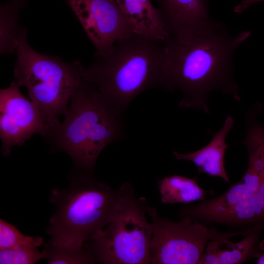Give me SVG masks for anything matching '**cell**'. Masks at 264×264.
I'll list each match as a JSON object with an SVG mask.
<instances>
[{"label":"cell","mask_w":264,"mask_h":264,"mask_svg":"<svg viewBox=\"0 0 264 264\" xmlns=\"http://www.w3.org/2000/svg\"><path fill=\"white\" fill-rule=\"evenodd\" d=\"M249 31L230 34L215 22L189 41L179 43L169 37L164 42L169 90H180L179 107L210 112V94L219 90L241 101L233 76V54L250 36Z\"/></svg>","instance_id":"6da1fadb"},{"label":"cell","mask_w":264,"mask_h":264,"mask_svg":"<svg viewBox=\"0 0 264 264\" xmlns=\"http://www.w3.org/2000/svg\"><path fill=\"white\" fill-rule=\"evenodd\" d=\"M84 79L123 116L129 104L151 88L169 90L164 42L133 33L118 41L108 51L95 53Z\"/></svg>","instance_id":"7a4b0ae2"},{"label":"cell","mask_w":264,"mask_h":264,"mask_svg":"<svg viewBox=\"0 0 264 264\" xmlns=\"http://www.w3.org/2000/svg\"><path fill=\"white\" fill-rule=\"evenodd\" d=\"M67 188L52 190L49 201L56 207L46 234L58 245L80 248L105 226L119 209L130 184L114 189L93 170L74 166Z\"/></svg>","instance_id":"3957f363"},{"label":"cell","mask_w":264,"mask_h":264,"mask_svg":"<svg viewBox=\"0 0 264 264\" xmlns=\"http://www.w3.org/2000/svg\"><path fill=\"white\" fill-rule=\"evenodd\" d=\"M65 117L44 137L53 152H63L74 167L93 170L103 150L124 135L123 116L86 81L71 97Z\"/></svg>","instance_id":"277c9868"},{"label":"cell","mask_w":264,"mask_h":264,"mask_svg":"<svg viewBox=\"0 0 264 264\" xmlns=\"http://www.w3.org/2000/svg\"><path fill=\"white\" fill-rule=\"evenodd\" d=\"M15 53L16 82L27 88L30 100L49 127V133L58 126L59 115L66 113L71 96L85 82L86 68L79 61L66 62L59 57L37 52L29 44L24 28Z\"/></svg>","instance_id":"5b68a950"},{"label":"cell","mask_w":264,"mask_h":264,"mask_svg":"<svg viewBox=\"0 0 264 264\" xmlns=\"http://www.w3.org/2000/svg\"><path fill=\"white\" fill-rule=\"evenodd\" d=\"M147 201L144 198H136L130 183L112 219L84 244L97 263L151 264L153 228L146 217Z\"/></svg>","instance_id":"8992f818"},{"label":"cell","mask_w":264,"mask_h":264,"mask_svg":"<svg viewBox=\"0 0 264 264\" xmlns=\"http://www.w3.org/2000/svg\"><path fill=\"white\" fill-rule=\"evenodd\" d=\"M147 214L151 220L152 264H198L209 242L212 239H229L238 234L222 232L189 217L177 222L158 215L155 207L147 201Z\"/></svg>","instance_id":"52a82bcc"},{"label":"cell","mask_w":264,"mask_h":264,"mask_svg":"<svg viewBox=\"0 0 264 264\" xmlns=\"http://www.w3.org/2000/svg\"><path fill=\"white\" fill-rule=\"evenodd\" d=\"M242 143L247 149L248 162L240 180L219 196L196 204L180 206L176 214L177 217L195 220L203 215L228 209L257 194L264 181V130L248 132Z\"/></svg>","instance_id":"ba28073f"},{"label":"cell","mask_w":264,"mask_h":264,"mask_svg":"<svg viewBox=\"0 0 264 264\" xmlns=\"http://www.w3.org/2000/svg\"><path fill=\"white\" fill-rule=\"evenodd\" d=\"M49 127L37 106L20 91L16 81L0 90V137L2 154L8 156L13 146H22L34 134L45 137Z\"/></svg>","instance_id":"9c48e42d"},{"label":"cell","mask_w":264,"mask_h":264,"mask_svg":"<svg viewBox=\"0 0 264 264\" xmlns=\"http://www.w3.org/2000/svg\"><path fill=\"white\" fill-rule=\"evenodd\" d=\"M87 35L101 54L133 30L115 0H66Z\"/></svg>","instance_id":"30bf717a"},{"label":"cell","mask_w":264,"mask_h":264,"mask_svg":"<svg viewBox=\"0 0 264 264\" xmlns=\"http://www.w3.org/2000/svg\"><path fill=\"white\" fill-rule=\"evenodd\" d=\"M165 14L162 17L173 41L183 43L211 26L215 22L210 18L203 0H163Z\"/></svg>","instance_id":"8fae6325"},{"label":"cell","mask_w":264,"mask_h":264,"mask_svg":"<svg viewBox=\"0 0 264 264\" xmlns=\"http://www.w3.org/2000/svg\"><path fill=\"white\" fill-rule=\"evenodd\" d=\"M195 220L208 226L223 225L229 232L250 233L259 226L264 231V181L254 196L228 209L203 215Z\"/></svg>","instance_id":"7c38bea8"},{"label":"cell","mask_w":264,"mask_h":264,"mask_svg":"<svg viewBox=\"0 0 264 264\" xmlns=\"http://www.w3.org/2000/svg\"><path fill=\"white\" fill-rule=\"evenodd\" d=\"M234 124L233 117L228 116L221 128L206 146L187 154L174 151L173 154L175 158L192 162L197 167L199 173L205 174L212 177H219L230 183L225 167L224 156L229 146L226 142V138Z\"/></svg>","instance_id":"4fadbf2b"},{"label":"cell","mask_w":264,"mask_h":264,"mask_svg":"<svg viewBox=\"0 0 264 264\" xmlns=\"http://www.w3.org/2000/svg\"><path fill=\"white\" fill-rule=\"evenodd\" d=\"M263 231L257 227L236 242L227 238L211 240L198 264H241L254 258Z\"/></svg>","instance_id":"5bb4252c"},{"label":"cell","mask_w":264,"mask_h":264,"mask_svg":"<svg viewBox=\"0 0 264 264\" xmlns=\"http://www.w3.org/2000/svg\"><path fill=\"white\" fill-rule=\"evenodd\" d=\"M134 33L165 42L169 34L162 17L150 0H115Z\"/></svg>","instance_id":"9a60e30c"},{"label":"cell","mask_w":264,"mask_h":264,"mask_svg":"<svg viewBox=\"0 0 264 264\" xmlns=\"http://www.w3.org/2000/svg\"><path fill=\"white\" fill-rule=\"evenodd\" d=\"M158 188L162 204L189 203L206 199L213 190H205L197 182V177L189 178L174 175L158 180Z\"/></svg>","instance_id":"2e32d148"},{"label":"cell","mask_w":264,"mask_h":264,"mask_svg":"<svg viewBox=\"0 0 264 264\" xmlns=\"http://www.w3.org/2000/svg\"><path fill=\"white\" fill-rule=\"evenodd\" d=\"M24 0H10L0 7V53L8 55L15 53L23 28L20 24L19 12Z\"/></svg>","instance_id":"e0dca14e"},{"label":"cell","mask_w":264,"mask_h":264,"mask_svg":"<svg viewBox=\"0 0 264 264\" xmlns=\"http://www.w3.org/2000/svg\"><path fill=\"white\" fill-rule=\"evenodd\" d=\"M42 253L48 264L97 263L91 251L85 245L80 248H71L59 246L49 241L45 244Z\"/></svg>","instance_id":"ac0fdd59"},{"label":"cell","mask_w":264,"mask_h":264,"mask_svg":"<svg viewBox=\"0 0 264 264\" xmlns=\"http://www.w3.org/2000/svg\"><path fill=\"white\" fill-rule=\"evenodd\" d=\"M44 243L43 237L37 236L32 242L18 247L0 250V264H34L43 258L38 247Z\"/></svg>","instance_id":"d6986e66"},{"label":"cell","mask_w":264,"mask_h":264,"mask_svg":"<svg viewBox=\"0 0 264 264\" xmlns=\"http://www.w3.org/2000/svg\"><path fill=\"white\" fill-rule=\"evenodd\" d=\"M37 237L26 236L10 223L0 220V250L14 248L28 244Z\"/></svg>","instance_id":"ffe728a7"},{"label":"cell","mask_w":264,"mask_h":264,"mask_svg":"<svg viewBox=\"0 0 264 264\" xmlns=\"http://www.w3.org/2000/svg\"><path fill=\"white\" fill-rule=\"evenodd\" d=\"M264 1V0H242V1L234 8V12L236 13H242L251 4Z\"/></svg>","instance_id":"44dd1931"},{"label":"cell","mask_w":264,"mask_h":264,"mask_svg":"<svg viewBox=\"0 0 264 264\" xmlns=\"http://www.w3.org/2000/svg\"><path fill=\"white\" fill-rule=\"evenodd\" d=\"M259 250L255 253L254 258L256 259V264H264V240L259 242Z\"/></svg>","instance_id":"7402d4cb"},{"label":"cell","mask_w":264,"mask_h":264,"mask_svg":"<svg viewBox=\"0 0 264 264\" xmlns=\"http://www.w3.org/2000/svg\"><path fill=\"white\" fill-rule=\"evenodd\" d=\"M205 2H206L207 0H203Z\"/></svg>","instance_id":"603a6c76"}]
</instances>
